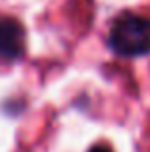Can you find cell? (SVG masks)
Here are the masks:
<instances>
[{"instance_id":"6da1fadb","label":"cell","mask_w":150,"mask_h":152,"mask_svg":"<svg viewBox=\"0 0 150 152\" xmlns=\"http://www.w3.org/2000/svg\"><path fill=\"white\" fill-rule=\"evenodd\" d=\"M108 45L119 56H144L150 52V19L141 15H123L114 23Z\"/></svg>"},{"instance_id":"7a4b0ae2","label":"cell","mask_w":150,"mask_h":152,"mask_svg":"<svg viewBox=\"0 0 150 152\" xmlns=\"http://www.w3.org/2000/svg\"><path fill=\"white\" fill-rule=\"evenodd\" d=\"M25 50V31L15 19H0V62H14Z\"/></svg>"},{"instance_id":"3957f363","label":"cell","mask_w":150,"mask_h":152,"mask_svg":"<svg viewBox=\"0 0 150 152\" xmlns=\"http://www.w3.org/2000/svg\"><path fill=\"white\" fill-rule=\"evenodd\" d=\"M89 152H112V148L106 146V145H96V146H92V148H89Z\"/></svg>"}]
</instances>
